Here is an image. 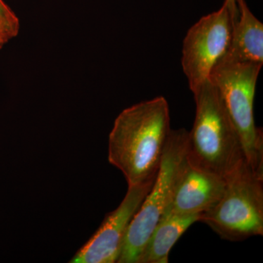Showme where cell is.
<instances>
[{
    "label": "cell",
    "instance_id": "cell-1",
    "mask_svg": "<svg viewBox=\"0 0 263 263\" xmlns=\"http://www.w3.org/2000/svg\"><path fill=\"white\" fill-rule=\"evenodd\" d=\"M169 105L163 97L124 109L108 138V161L128 186L155 179L171 133Z\"/></svg>",
    "mask_w": 263,
    "mask_h": 263
},
{
    "label": "cell",
    "instance_id": "cell-2",
    "mask_svg": "<svg viewBox=\"0 0 263 263\" xmlns=\"http://www.w3.org/2000/svg\"><path fill=\"white\" fill-rule=\"evenodd\" d=\"M193 95L196 110L188 133L186 160L195 168L226 179L247 164L239 135L212 81H205Z\"/></svg>",
    "mask_w": 263,
    "mask_h": 263
},
{
    "label": "cell",
    "instance_id": "cell-3",
    "mask_svg": "<svg viewBox=\"0 0 263 263\" xmlns=\"http://www.w3.org/2000/svg\"><path fill=\"white\" fill-rule=\"evenodd\" d=\"M262 65L231 61L222 57L211 72L216 86L239 135L246 162L252 173L263 179V133L254 116L256 86Z\"/></svg>",
    "mask_w": 263,
    "mask_h": 263
},
{
    "label": "cell",
    "instance_id": "cell-4",
    "mask_svg": "<svg viewBox=\"0 0 263 263\" xmlns=\"http://www.w3.org/2000/svg\"><path fill=\"white\" fill-rule=\"evenodd\" d=\"M188 133L184 128L171 129L155 181L129 223L117 262L137 263L151 233L167 212L187 164Z\"/></svg>",
    "mask_w": 263,
    "mask_h": 263
},
{
    "label": "cell",
    "instance_id": "cell-5",
    "mask_svg": "<svg viewBox=\"0 0 263 263\" xmlns=\"http://www.w3.org/2000/svg\"><path fill=\"white\" fill-rule=\"evenodd\" d=\"M226 180L220 200L200 214L198 221L229 241L262 236L263 179L256 176L246 164Z\"/></svg>",
    "mask_w": 263,
    "mask_h": 263
},
{
    "label": "cell",
    "instance_id": "cell-6",
    "mask_svg": "<svg viewBox=\"0 0 263 263\" xmlns=\"http://www.w3.org/2000/svg\"><path fill=\"white\" fill-rule=\"evenodd\" d=\"M232 29L231 15L224 2L220 9L202 17L189 29L183 39L181 65L193 93L209 80L214 66L226 54Z\"/></svg>",
    "mask_w": 263,
    "mask_h": 263
},
{
    "label": "cell",
    "instance_id": "cell-7",
    "mask_svg": "<svg viewBox=\"0 0 263 263\" xmlns=\"http://www.w3.org/2000/svg\"><path fill=\"white\" fill-rule=\"evenodd\" d=\"M154 181L128 186L127 193L120 205L109 213L95 234L69 262H117L129 223L141 207Z\"/></svg>",
    "mask_w": 263,
    "mask_h": 263
},
{
    "label": "cell",
    "instance_id": "cell-8",
    "mask_svg": "<svg viewBox=\"0 0 263 263\" xmlns=\"http://www.w3.org/2000/svg\"><path fill=\"white\" fill-rule=\"evenodd\" d=\"M226 185L223 178L195 168L187 162L164 214L200 216L220 200Z\"/></svg>",
    "mask_w": 263,
    "mask_h": 263
},
{
    "label": "cell",
    "instance_id": "cell-9",
    "mask_svg": "<svg viewBox=\"0 0 263 263\" xmlns=\"http://www.w3.org/2000/svg\"><path fill=\"white\" fill-rule=\"evenodd\" d=\"M239 17L233 25L227 60L263 65V24L245 0H238Z\"/></svg>",
    "mask_w": 263,
    "mask_h": 263
},
{
    "label": "cell",
    "instance_id": "cell-10",
    "mask_svg": "<svg viewBox=\"0 0 263 263\" xmlns=\"http://www.w3.org/2000/svg\"><path fill=\"white\" fill-rule=\"evenodd\" d=\"M199 215L164 214L147 240L137 263H167L171 249Z\"/></svg>",
    "mask_w": 263,
    "mask_h": 263
},
{
    "label": "cell",
    "instance_id": "cell-11",
    "mask_svg": "<svg viewBox=\"0 0 263 263\" xmlns=\"http://www.w3.org/2000/svg\"><path fill=\"white\" fill-rule=\"evenodd\" d=\"M0 20L6 27L11 37H16L20 29L18 17L3 0H0Z\"/></svg>",
    "mask_w": 263,
    "mask_h": 263
},
{
    "label": "cell",
    "instance_id": "cell-12",
    "mask_svg": "<svg viewBox=\"0 0 263 263\" xmlns=\"http://www.w3.org/2000/svg\"><path fill=\"white\" fill-rule=\"evenodd\" d=\"M224 3L229 8L230 15H231L233 25L237 22L239 17V10H238V0H224Z\"/></svg>",
    "mask_w": 263,
    "mask_h": 263
},
{
    "label": "cell",
    "instance_id": "cell-13",
    "mask_svg": "<svg viewBox=\"0 0 263 263\" xmlns=\"http://www.w3.org/2000/svg\"><path fill=\"white\" fill-rule=\"evenodd\" d=\"M10 39H12L11 36L7 30L6 27H5L4 24L0 20V42L7 43Z\"/></svg>",
    "mask_w": 263,
    "mask_h": 263
},
{
    "label": "cell",
    "instance_id": "cell-14",
    "mask_svg": "<svg viewBox=\"0 0 263 263\" xmlns=\"http://www.w3.org/2000/svg\"><path fill=\"white\" fill-rule=\"evenodd\" d=\"M5 43L3 42H0V50L2 49V48L3 47V46H4Z\"/></svg>",
    "mask_w": 263,
    "mask_h": 263
}]
</instances>
